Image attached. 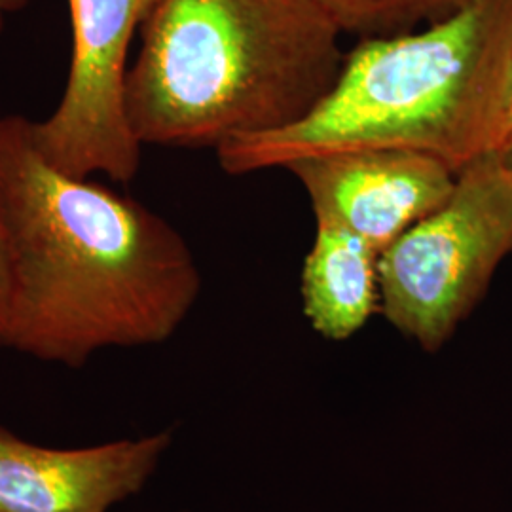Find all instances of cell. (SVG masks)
<instances>
[{
	"label": "cell",
	"mask_w": 512,
	"mask_h": 512,
	"mask_svg": "<svg viewBox=\"0 0 512 512\" xmlns=\"http://www.w3.org/2000/svg\"><path fill=\"white\" fill-rule=\"evenodd\" d=\"M0 183L12 247L6 348L78 368L181 329L202 274L167 220L50 164L21 114L0 116Z\"/></svg>",
	"instance_id": "obj_1"
},
{
	"label": "cell",
	"mask_w": 512,
	"mask_h": 512,
	"mask_svg": "<svg viewBox=\"0 0 512 512\" xmlns=\"http://www.w3.org/2000/svg\"><path fill=\"white\" fill-rule=\"evenodd\" d=\"M512 99V0H469L414 31L361 38L321 103L289 128L217 150L228 175L401 148L454 173L501 152Z\"/></svg>",
	"instance_id": "obj_2"
},
{
	"label": "cell",
	"mask_w": 512,
	"mask_h": 512,
	"mask_svg": "<svg viewBox=\"0 0 512 512\" xmlns=\"http://www.w3.org/2000/svg\"><path fill=\"white\" fill-rule=\"evenodd\" d=\"M342 35L321 0H160L126 74L129 128L215 152L289 128L332 90Z\"/></svg>",
	"instance_id": "obj_3"
},
{
	"label": "cell",
	"mask_w": 512,
	"mask_h": 512,
	"mask_svg": "<svg viewBox=\"0 0 512 512\" xmlns=\"http://www.w3.org/2000/svg\"><path fill=\"white\" fill-rule=\"evenodd\" d=\"M511 255L512 167L495 152L456 173L450 196L382 253L378 311L437 353Z\"/></svg>",
	"instance_id": "obj_4"
},
{
	"label": "cell",
	"mask_w": 512,
	"mask_h": 512,
	"mask_svg": "<svg viewBox=\"0 0 512 512\" xmlns=\"http://www.w3.org/2000/svg\"><path fill=\"white\" fill-rule=\"evenodd\" d=\"M160 0H67L71 65L54 112L33 120L44 158L74 177L135 179L143 145L129 128L124 84L129 50Z\"/></svg>",
	"instance_id": "obj_5"
},
{
	"label": "cell",
	"mask_w": 512,
	"mask_h": 512,
	"mask_svg": "<svg viewBox=\"0 0 512 512\" xmlns=\"http://www.w3.org/2000/svg\"><path fill=\"white\" fill-rule=\"evenodd\" d=\"M287 169L304 186L315 219L342 224L380 255L435 211L456 183L448 165L401 148L310 156Z\"/></svg>",
	"instance_id": "obj_6"
},
{
	"label": "cell",
	"mask_w": 512,
	"mask_h": 512,
	"mask_svg": "<svg viewBox=\"0 0 512 512\" xmlns=\"http://www.w3.org/2000/svg\"><path fill=\"white\" fill-rule=\"evenodd\" d=\"M171 431L86 448H48L0 429V512H109L139 494Z\"/></svg>",
	"instance_id": "obj_7"
},
{
	"label": "cell",
	"mask_w": 512,
	"mask_h": 512,
	"mask_svg": "<svg viewBox=\"0 0 512 512\" xmlns=\"http://www.w3.org/2000/svg\"><path fill=\"white\" fill-rule=\"evenodd\" d=\"M380 253L338 222L315 219L302 268V310L311 329L346 342L380 310Z\"/></svg>",
	"instance_id": "obj_8"
},
{
	"label": "cell",
	"mask_w": 512,
	"mask_h": 512,
	"mask_svg": "<svg viewBox=\"0 0 512 512\" xmlns=\"http://www.w3.org/2000/svg\"><path fill=\"white\" fill-rule=\"evenodd\" d=\"M344 33L385 37L450 16L469 0H321Z\"/></svg>",
	"instance_id": "obj_9"
},
{
	"label": "cell",
	"mask_w": 512,
	"mask_h": 512,
	"mask_svg": "<svg viewBox=\"0 0 512 512\" xmlns=\"http://www.w3.org/2000/svg\"><path fill=\"white\" fill-rule=\"evenodd\" d=\"M12 304V247L4 213L2 183H0V348L6 346Z\"/></svg>",
	"instance_id": "obj_10"
},
{
	"label": "cell",
	"mask_w": 512,
	"mask_h": 512,
	"mask_svg": "<svg viewBox=\"0 0 512 512\" xmlns=\"http://www.w3.org/2000/svg\"><path fill=\"white\" fill-rule=\"evenodd\" d=\"M33 0H0V33L4 31L8 19L23 12Z\"/></svg>",
	"instance_id": "obj_11"
},
{
	"label": "cell",
	"mask_w": 512,
	"mask_h": 512,
	"mask_svg": "<svg viewBox=\"0 0 512 512\" xmlns=\"http://www.w3.org/2000/svg\"><path fill=\"white\" fill-rule=\"evenodd\" d=\"M501 156H503V158L507 160V164L511 165L512 167V143L511 145H507V147L501 150Z\"/></svg>",
	"instance_id": "obj_12"
},
{
	"label": "cell",
	"mask_w": 512,
	"mask_h": 512,
	"mask_svg": "<svg viewBox=\"0 0 512 512\" xmlns=\"http://www.w3.org/2000/svg\"><path fill=\"white\" fill-rule=\"evenodd\" d=\"M512 143V99H511V110H509V133H507V143H505V147L507 145H511Z\"/></svg>",
	"instance_id": "obj_13"
},
{
	"label": "cell",
	"mask_w": 512,
	"mask_h": 512,
	"mask_svg": "<svg viewBox=\"0 0 512 512\" xmlns=\"http://www.w3.org/2000/svg\"><path fill=\"white\" fill-rule=\"evenodd\" d=\"M179 512H188V511H179Z\"/></svg>",
	"instance_id": "obj_14"
}]
</instances>
